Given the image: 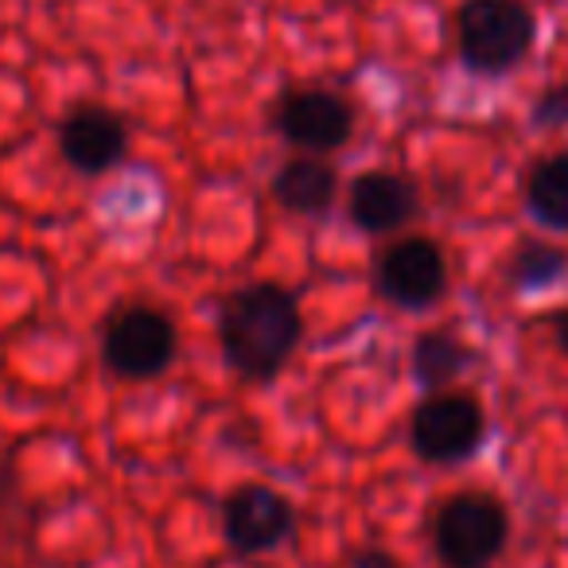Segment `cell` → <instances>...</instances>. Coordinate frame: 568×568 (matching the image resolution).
<instances>
[{
	"instance_id": "6da1fadb",
	"label": "cell",
	"mask_w": 568,
	"mask_h": 568,
	"mask_svg": "<svg viewBox=\"0 0 568 568\" xmlns=\"http://www.w3.org/2000/svg\"><path fill=\"white\" fill-rule=\"evenodd\" d=\"M304 320L296 301L276 284H250L222 304V355L242 378L265 382L293 358Z\"/></svg>"
},
{
	"instance_id": "7a4b0ae2",
	"label": "cell",
	"mask_w": 568,
	"mask_h": 568,
	"mask_svg": "<svg viewBox=\"0 0 568 568\" xmlns=\"http://www.w3.org/2000/svg\"><path fill=\"white\" fill-rule=\"evenodd\" d=\"M534 48V17L521 0H467L459 9V59L475 74H503Z\"/></svg>"
},
{
	"instance_id": "3957f363",
	"label": "cell",
	"mask_w": 568,
	"mask_h": 568,
	"mask_svg": "<svg viewBox=\"0 0 568 568\" xmlns=\"http://www.w3.org/2000/svg\"><path fill=\"white\" fill-rule=\"evenodd\" d=\"M506 545V514L490 495H456L433 521V549L448 568H487Z\"/></svg>"
},
{
	"instance_id": "277c9868",
	"label": "cell",
	"mask_w": 568,
	"mask_h": 568,
	"mask_svg": "<svg viewBox=\"0 0 568 568\" xmlns=\"http://www.w3.org/2000/svg\"><path fill=\"white\" fill-rule=\"evenodd\" d=\"M175 358V327L156 308H125L105 327V363L129 382L156 378Z\"/></svg>"
},
{
	"instance_id": "5b68a950",
	"label": "cell",
	"mask_w": 568,
	"mask_h": 568,
	"mask_svg": "<svg viewBox=\"0 0 568 568\" xmlns=\"http://www.w3.org/2000/svg\"><path fill=\"white\" fill-rule=\"evenodd\" d=\"M483 409L467 394H436L413 413V448L433 464H459L483 444Z\"/></svg>"
},
{
	"instance_id": "8992f818",
	"label": "cell",
	"mask_w": 568,
	"mask_h": 568,
	"mask_svg": "<svg viewBox=\"0 0 568 568\" xmlns=\"http://www.w3.org/2000/svg\"><path fill=\"white\" fill-rule=\"evenodd\" d=\"M374 284L397 308H428L444 296L448 261H444L440 245L428 237H405L394 250L382 253L378 268H374Z\"/></svg>"
},
{
	"instance_id": "52a82bcc",
	"label": "cell",
	"mask_w": 568,
	"mask_h": 568,
	"mask_svg": "<svg viewBox=\"0 0 568 568\" xmlns=\"http://www.w3.org/2000/svg\"><path fill=\"white\" fill-rule=\"evenodd\" d=\"M273 129L304 152H332L351 141L355 113L332 90H288L273 110Z\"/></svg>"
},
{
	"instance_id": "ba28073f",
	"label": "cell",
	"mask_w": 568,
	"mask_h": 568,
	"mask_svg": "<svg viewBox=\"0 0 568 568\" xmlns=\"http://www.w3.org/2000/svg\"><path fill=\"white\" fill-rule=\"evenodd\" d=\"M226 541L237 552H268L293 537V503L273 487L245 483L226 498Z\"/></svg>"
},
{
	"instance_id": "9c48e42d",
	"label": "cell",
	"mask_w": 568,
	"mask_h": 568,
	"mask_svg": "<svg viewBox=\"0 0 568 568\" xmlns=\"http://www.w3.org/2000/svg\"><path fill=\"white\" fill-rule=\"evenodd\" d=\"M129 149V129L118 113L102 105H82L59 125V152L74 172H110Z\"/></svg>"
},
{
	"instance_id": "30bf717a",
	"label": "cell",
	"mask_w": 568,
	"mask_h": 568,
	"mask_svg": "<svg viewBox=\"0 0 568 568\" xmlns=\"http://www.w3.org/2000/svg\"><path fill=\"white\" fill-rule=\"evenodd\" d=\"M417 211V191L394 172H366L351 183V219L366 234H386L409 222Z\"/></svg>"
},
{
	"instance_id": "8fae6325",
	"label": "cell",
	"mask_w": 568,
	"mask_h": 568,
	"mask_svg": "<svg viewBox=\"0 0 568 568\" xmlns=\"http://www.w3.org/2000/svg\"><path fill=\"white\" fill-rule=\"evenodd\" d=\"M339 191V175L324 160H288L273 175V199L293 214H324Z\"/></svg>"
},
{
	"instance_id": "7c38bea8",
	"label": "cell",
	"mask_w": 568,
	"mask_h": 568,
	"mask_svg": "<svg viewBox=\"0 0 568 568\" xmlns=\"http://www.w3.org/2000/svg\"><path fill=\"white\" fill-rule=\"evenodd\" d=\"M526 206L541 226L568 230V152L541 160L526 180Z\"/></svg>"
},
{
	"instance_id": "4fadbf2b",
	"label": "cell",
	"mask_w": 568,
	"mask_h": 568,
	"mask_svg": "<svg viewBox=\"0 0 568 568\" xmlns=\"http://www.w3.org/2000/svg\"><path fill=\"white\" fill-rule=\"evenodd\" d=\"M471 366V351L448 332H428L413 347V374H417L420 386L440 389L448 382H456L459 374Z\"/></svg>"
},
{
	"instance_id": "5bb4252c",
	"label": "cell",
	"mask_w": 568,
	"mask_h": 568,
	"mask_svg": "<svg viewBox=\"0 0 568 568\" xmlns=\"http://www.w3.org/2000/svg\"><path fill=\"white\" fill-rule=\"evenodd\" d=\"M565 268H568V261L560 250H549V245H521L510 265V276L518 288H545V284L557 281Z\"/></svg>"
},
{
	"instance_id": "9a60e30c",
	"label": "cell",
	"mask_w": 568,
	"mask_h": 568,
	"mask_svg": "<svg viewBox=\"0 0 568 568\" xmlns=\"http://www.w3.org/2000/svg\"><path fill=\"white\" fill-rule=\"evenodd\" d=\"M534 121L537 125H565L568 121V87H552V90H545L541 94V102H537V110H534Z\"/></svg>"
},
{
	"instance_id": "2e32d148",
	"label": "cell",
	"mask_w": 568,
	"mask_h": 568,
	"mask_svg": "<svg viewBox=\"0 0 568 568\" xmlns=\"http://www.w3.org/2000/svg\"><path fill=\"white\" fill-rule=\"evenodd\" d=\"M351 568H397V560L386 549H363L351 557Z\"/></svg>"
},
{
	"instance_id": "e0dca14e",
	"label": "cell",
	"mask_w": 568,
	"mask_h": 568,
	"mask_svg": "<svg viewBox=\"0 0 568 568\" xmlns=\"http://www.w3.org/2000/svg\"><path fill=\"white\" fill-rule=\"evenodd\" d=\"M552 327H557V343H560V351L568 355V312H557L552 316Z\"/></svg>"
}]
</instances>
